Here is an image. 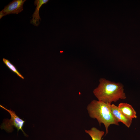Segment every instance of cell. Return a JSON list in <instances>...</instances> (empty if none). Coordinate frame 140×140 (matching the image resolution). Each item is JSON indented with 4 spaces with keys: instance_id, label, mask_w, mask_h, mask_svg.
Listing matches in <instances>:
<instances>
[{
    "instance_id": "cell-4",
    "label": "cell",
    "mask_w": 140,
    "mask_h": 140,
    "mask_svg": "<svg viewBox=\"0 0 140 140\" xmlns=\"http://www.w3.org/2000/svg\"><path fill=\"white\" fill-rule=\"evenodd\" d=\"M26 0H14L6 6L0 12V19L11 14H17L23 10V5Z\"/></svg>"
},
{
    "instance_id": "cell-9",
    "label": "cell",
    "mask_w": 140,
    "mask_h": 140,
    "mask_svg": "<svg viewBox=\"0 0 140 140\" xmlns=\"http://www.w3.org/2000/svg\"><path fill=\"white\" fill-rule=\"evenodd\" d=\"M3 62L13 72L16 73L19 77L23 79H24V78L20 74L17 70L15 67L8 60L4 58L3 59Z\"/></svg>"
},
{
    "instance_id": "cell-3",
    "label": "cell",
    "mask_w": 140,
    "mask_h": 140,
    "mask_svg": "<svg viewBox=\"0 0 140 140\" xmlns=\"http://www.w3.org/2000/svg\"><path fill=\"white\" fill-rule=\"evenodd\" d=\"M0 107L8 111L11 117L10 120L5 119L3 120V123L1 126V129H4L8 132H11L13 130V128L15 127L17 129L18 132L19 130H21L24 135L26 136L27 135L24 132L23 129L25 121L20 118L16 114L15 112L13 110L7 109L1 105Z\"/></svg>"
},
{
    "instance_id": "cell-5",
    "label": "cell",
    "mask_w": 140,
    "mask_h": 140,
    "mask_svg": "<svg viewBox=\"0 0 140 140\" xmlns=\"http://www.w3.org/2000/svg\"><path fill=\"white\" fill-rule=\"evenodd\" d=\"M110 108L111 113L118 122H121L128 128H129L132 122V119L125 115L118 109V106L113 104H111Z\"/></svg>"
},
{
    "instance_id": "cell-2",
    "label": "cell",
    "mask_w": 140,
    "mask_h": 140,
    "mask_svg": "<svg viewBox=\"0 0 140 140\" xmlns=\"http://www.w3.org/2000/svg\"><path fill=\"white\" fill-rule=\"evenodd\" d=\"M111 104L94 100L88 105L87 109L89 116L96 119L100 125L102 123L106 129V135L108 132V128L111 124L119 125L118 122L112 114L110 109Z\"/></svg>"
},
{
    "instance_id": "cell-6",
    "label": "cell",
    "mask_w": 140,
    "mask_h": 140,
    "mask_svg": "<svg viewBox=\"0 0 140 140\" xmlns=\"http://www.w3.org/2000/svg\"><path fill=\"white\" fill-rule=\"evenodd\" d=\"M48 0H36L34 1V4L36 6L35 11L32 15V19L31 20L30 23L35 26H38L40 24L39 20L41 18L39 14V11L41 6L46 4Z\"/></svg>"
},
{
    "instance_id": "cell-8",
    "label": "cell",
    "mask_w": 140,
    "mask_h": 140,
    "mask_svg": "<svg viewBox=\"0 0 140 140\" xmlns=\"http://www.w3.org/2000/svg\"><path fill=\"white\" fill-rule=\"evenodd\" d=\"M85 131L90 136L92 140H101L104 134V131L100 130L95 127L92 128L90 130H85Z\"/></svg>"
},
{
    "instance_id": "cell-7",
    "label": "cell",
    "mask_w": 140,
    "mask_h": 140,
    "mask_svg": "<svg viewBox=\"0 0 140 140\" xmlns=\"http://www.w3.org/2000/svg\"><path fill=\"white\" fill-rule=\"evenodd\" d=\"M118 107L121 111L128 117L132 119L137 117L136 111L131 105L122 102L118 104Z\"/></svg>"
},
{
    "instance_id": "cell-1",
    "label": "cell",
    "mask_w": 140,
    "mask_h": 140,
    "mask_svg": "<svg viewBox=\"0 0 140 140\" xmlns=\"http://www.w3.org/2000/svg\"><path fill=\"white\" fill-rule=\"evenodd\" d=\"M98 87L93 93L98 100L111 104L120 99L126 98L124 92V86L121 83H116L101 78L99 80Z\"/></svg>"
}]
</instances>
